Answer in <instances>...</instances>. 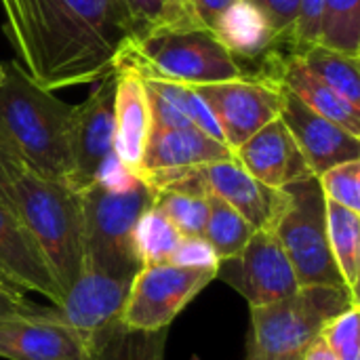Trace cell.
Returning <instances> with one entry per match:
<instances>
[{
  "mask_svg": "<svg viewBox=\"0 0 360 360\" xmlns=\"http://www.w3.org/2000/svg\"><path fill=\"white\" fill-rule=\"evenodd\" d=\"M143 82H146V86L156 91L162 99H167L192 127H196L198 131H202L209 137L224 143V135L219 131L217 120L213 118V114L205 105V101L198 97L194 86L179 84V82H167V80H152V78H143Z\"/></svg>",
  "mask_w": 360,
  "mask_h": 360,
  "instance_id": "28",
  "label": "cell"
},
{
  "mask_svg": "<svg viewBox=\"0 0 360 360\" xmlns=\"http://www.w3.org/2000/svg\"><path fill=\"white\" fill-rule=\"evenodd\" d=\"M116 70V135H114V152L124 171L137 175L143 150L150 137V103L148 91L139 74L127 68Z\"/></svg>",
  "mask_w": 360,
  "mask_h": 360,
  "instance_id": "19",
  "label": "cell"
},
{
  "mask_svg": "<svg viewBox=\"0 0 360 360\" xmlns=\"http://www.w3.org/2000/svg\"><path fill=\"white\" fill-rule=\"evenodd\" d=\"M74 105L30 80L15 59L2 63L0 131L27 171L68 186Z\"/></svg>",
  "mask_w": 360,
  "mask_h": 360,
  "instance_id": "2",
  "label": "cell"
},
{
  "mask_svg": "<svg viewBox=\"0 0 360 360\" xmlns=\"http://www.w3.org/2000/svg\"><path fill=\"white\" fill-rule=\"evenodd\" d=\"M116 70L95 80L89 97L74 105L72 118V169L68 186L82 192L95 181H122L131 173L124 171L114 152L116 135Z\"/></svg>",
  "mask_w": 360,
  "mask_h": 360,
  "instance_id": "8",
  "label": "cell"
},
{
  "mask_svg": "<svg viewBox=\"0 0 360 360\" xmlns=\"http://www.w3.org/2000/svg\"><path fill=\"white\" fill-rule=\"evenodd\" d=\"M215 278L238 291L251 308L281 302L300 289L293 266L270 228L253 230L238 255L219 262Z\"/></svg>",
  "mask_w": 360,
  "mask_h": 360,
  "instance_id": "12",
  "label": "cell"
},
{
  "mask_svg": "<svg viewBox=\"0 0 360 360\" xmlns=\"http://www.w3.org/2000/svg\"><path fill=\"white\" fill-rule=\"evenodd\" d=\"M148 186L156 190H179L190 194H213L236 209L253 230L272 228L283 207V190H272L253 179L236 158L200 165L181 173L165 175Z\"/></svg>",
  "mask_w": 360,
  "mask_h": 360,
  "instance_id": "10",
  "label": "cell"
},
{
  "mask_svg": "<svg viewBox=\"0 0 360 360\" xmlns=\"http://www.w3.org/2000/svg\"><path fill=\"white\" fill-rule=\"evenodd\" d=\"M213 36L226 46V51L236 61L259 59L276 42L266 19L249 0H236L219 17Z\"/></svg>",
  "mask_w": 360,
  "mask_h": 360,
  "instance_id": "21",
  "label": "cell"
},
{
  "mask_svg": "<svg viewBox=\"0 0 360 360\" xmlns=\"http://www.w3.org/2000/svg\"><path fill=\"white\" fill-rule=\"evenodd\" d=\"M129 289L131 281L103 276L84 266L57 308V316L82 338L95 359L116 335L124 333L120 316Z\"/></svg>",
  "mask_w": 360,
  "mask_h": 360,
  "instance_id": "13",
  "label": "cell"
},
{
  "mask_svg": "<svg viewBox=\"0 0 360 360\" xmlns=\"http://www.w3.org/2000/svg\"><path fill=\"white\" fill-rule=\"evenodd\" d=\"M249 2L262 13L276 40L285 36L291 40L300 13V0H249Z\"/></svg>",
  "mask_w": 360,
  "mask_h": 360,
  "instance_id": "33",
  "label": "cell"
},
{
  "mask_svg": "<svg viewBox=\"0 0 360 360\" xmlns=\"http://www.w3.org/2000/svg\"><path fill=\"white\" fill-rule=\"evenodd\" d=\"M352 306H359V295L346 285H310L281 302L251 308L247 360H302L323 329Z\"/></svg>",
  "mask_w": 360,
  "mask_h": 360,
  "instance_id": "6",
  "label": "cell"
},
{
  "mask_svg": "<svg viewBox=\"0 0 360 360\" xmlns=\"http://www.w3.org/2000/svg\"><path fill=\"white\" fill-rule=\"evenodd\" d=\"M327 200L360 213V160L335 165L319 175Z\"/></svg>",
  "mask_w": 360,
  "mask_h": 360,
  "instance_id": "30",
  "label": "cell"
},
{
  "mask_svg": "<svg viewBox=\"0 0 360 360\" xmlns=\"http://www.w3.org/2000/svg\"><path fill=\"white\" fill-rule=\"evenodd\" d=\"M207 198V224H205V240L213 249L219 262L230 259L243 251L247 240L253 234V226L228 202L219 200L213 194H205Z\"/></svg>",
  "mask_w": 360,
  "mask_h": 360,
  "instance_id": "24",
  "label": "cell"
},
{
  "mask_svg": "<svg viewBox=\"0 0 360 360\" xmlns=\"http://www.w3.org/2000/svg\"><path fill=\"white\" fill-rule=\"evenodd\" d=\"M42 310L44 308H38L32 302H27L19 291L6 289L0 285V319L2 316H19V314H36Z\"/></svg>",
  "mask_w": 360,
  "mask_h": 360,
  "instance_id": "36",
  "label": "cell"
},
{
  "mask_svg": "<svg viewBox=\"0 0 360 360\" xmlns=\"http://www.w3.org/2000/svg\"><path fill=\"white\" fill-rule=\"evenodd\" d=\"M302 360H338V359H335V354L329 350V346L319 338V340L308 348V352L304 354V359Z\"/></svg>",
  "mask_w": 360,
  "mask_h": 360,
  "instance_id": "37",
  "label": "cell"
},
{
  "mask_svg": "<svg viewBox=\"0 0 360 360\" xmlns=\"http://www.w3.org/2000/svg\"><path fill=\"white\" fill-rule=\"evenodd\" d=\"M171 264L186 266V268H207L217 272L219 259L215 257L213 249L205 238H181V245L173 255Z\"/></svg>",
  "mask_w": 360,
  "mask_h": 360,
  "instance_id": "34",
  "label": "cell"
},
{
  "mask_svg": "<svg viewBox=\"0 0 360 360\" xmlns=\"http://www.w3.org/2000/svg\"><path fill=\"white\" fill-rule=\"evenodd\" d=\"M194 91L219 124L224 143L234 152L251 135L281 116L283 84L257 76L196 84Z\"/></svg>",
  "mask_w": 360,
  "mask_h": 360,
  "instance_id": "11",
  "label": "cell"
},
{
  "mask_svg": "<svg viewBox=\"0 0 360 360\" xmlns=\"http://www.w3.org/2000/svg\"><path fill=\"white\" fill-rule=\"evenodd\" d=\"M8 198L15 217L42 251L63 300L65 291L84 270V230L78 192L23 169L13 179Z\"/></svg>",
  "mask_w": 360,
  "mask_h": 360,
  "instance_id": "3",
  "label": "cell"
},
{
  "mask_svg": "<svg viewBox=\"0 0 360 360\" xmlns=\"http://www.w3.org/2000/svg\"><path fill=\"white\" fill-rule=\"evenodd\" d=\"M236 0H169L154 27H194L213 34L219 17Z\"/></svg>",
  "mask_w": 360,
  "mask_h": 360,
  "instance_id": "29",
  "label": "cell"
},
{
  "mask_svg": "<svg viewBox=\"0 0 360 360\" xmlns=\"http://www.w3.org/2000/svg\"><path fill=\"white\" fill-rule=\"evenodd\" d=\"M122 2L133 21V27H135L133 36H137V34L154 27L160 21L169 0H122Z\"/></svg>",
  "mask_w": 360,
  "mask_h": 360,
  "instance_id": "35",
  "label": "cell"
},
{
  "mask_svg": "<svg viewBox=\"0 0 360 360\" xmlns=\"http://www.w3.org/2000/svg\"><path fill=\"white\" fill-rule=\"evenodd\" d=\"M321 25H323V0H300L297 21L291 34L293 53L310 49L321 40Z\"/></svg>",
  "mask_w": 360,
  "mask_h": 360,
  "instance_id": "32",
  "label": "cell"
},
{
  "mask_svg": "<svg viewBox=\"0 0 360 360\" xmlns=\"http://www.w3.org/2000/svg\"><path fill=\"white\" fill-rule=\"evenodd\" d=\"M327 234L333 262L346 287L359 295L360 281V213L327 200Z\"/></svg>",
  "mask_w": 360,
  "mask_h": 360,
  "instance_id": "22",
  "label": "cell"
},
{
  "mask_svg": "<svg viewBox=\"0 0 360 360\" xmlns=\"http://www.w3.org/2000/svg\"><path fill=\"white\" fill-rule=\"evenodd\" d=\"M0 82H2V63H0Z\"/></svg>",
  "mask_w": 360,
  "mask_h": 360,
  "instance_id": "39",
  "label": "cell"
},
{
  "mask_svg": "<svg viewBox=\"0 0 360 360\" xmlns=\"http://www.w3.org/2000/svg\"><path fill=\"white\" fill-rule=\"evenodd\" d=\"M84 230V266L112 278L133 281L143 268L135 247V226L154 205V190L139 177L95 181L78 192Z\"/></svg>",
  "mask_w": 360,
  "mask_h": 360,
  "instance_id": "4",
  "label": "cell"
},
{
  "mask_svg": "<svg viewBox=\"0 0 360 360\" xmlns=\"http://www.w3.org/2000/svg\"><path fill=\"white\" fill-rule=\"evenodd\" d=\"M0 270L19 291L44 295L55 310L61 304V291L44 262L42 251L21 226V221L0 207Z\"/></svg>",
  "mask_w": 360,
  "mask_h": 360,
  "instance_id": "18",
  "label": "cell"
},
{
  "mask_svg": "<svg viewBox=\"0 0 360 360\" xmlns=\"http://www.w3.org/2000/svg\"><path fill=\"white\" fill-rule=\"evenodd\" d=\"M181 245L179 232L173 224L152 205L135 226V247L141 266L171 264L173 255Z\"/></svg>",
  "mask_w": 360,
  "mask_h": 360,
  "instance_id": "26",
  "label": "cell"
},
{
  "mask_svg": "<svg viewBox=\"0 0 360 360\" xmlns=\"http://www.w3.org/2000/svg\"><path fill=\"white\" fill-rule=\"evenodd\" d=\"M293 55H297V59L319 80L360 110V59L342 55L323 44H314Z\"/></svg>",
  "mask_w": 360,
  "mask_h": 360,
  "instance_id": "23",
  "label": "cell"
},
{
  "mask_svg": "<svg viewBox=\"0 0 360 360\" xmlns=\"http://www.w3.org/2000/svg\"><path fill=\"white\" fill-rule=\"evenodd\" d=\"M0 356L6 360H97L57 310L0 319Z\"/></svg>",
  "mask_w": 360,
  "mask_h": 360,
  "instance_id": "14",
  "label": "cell"
},
{
  "mask_svg": "<svg viewBox=\"0 0 360 360\" xmlns=\"http://www.w3.org/2000/svg\"><path fill=\"white\" fill-rule=\"evenodd\" d=\"M215 270L175 264L143 266L131 281L122 308L124 333H158L211 283Z\"/></svg>",
  "mask_w": 360,
  "mask_h": 360,
  "instance_id": "9",
  "label": "cell"
},
{
  "mask_svg": "<svg viewBox=\"0 0 360 360\" xmlns=\"http://www.w3.org/2000/svg\"><path fill=\"white\" fill-rule=\"evenodd\" d=\"M283 190V207L272 224L300 287L346 285L329 249L327 198L316 175H308Z\"/></svg>",
  "mask_w": 360,
  "mask_h": 360,
  "instance_id": "7",
  "label": "cell"
},
{
  "mask_svg": "<svg viewBox=\"0 0 360 360\" xmlns=\"http://www.w3.org/2000/svg\"><path fill=\"white\" fill-rule=\"evenodd\" d=\"M234 158L253 179L272 190H281L287 184L312 175L281 118L268 122L240 148H236Z\"/></svg>",
  "mask_w": 360,
  "mask_h": 360,
  "instance_id": "17",
  "label": "cell"
},
{
  "mask_svg": "<svg viewBox=\"0 0 360 360\" xmlns=\"http://www.w3.org/2000/svg\"><path fill=\"white\" fill-rule=\"evenodd\" d=\"M278 118L291 133L312 175L319 177L321 173L335 165L360 160V137L350 135L340 124L312 112L302 99H297L285 86Z\"/></svg>",
  "mask_w": 360,
  "mask_h": 360,
  "instance_id": "15",
  "label": "cell"
},
{
  "mask_svg": "<svg viewBox=\"0 0 360 360\" xmlns=\"http://www.w3.org/2000/svg\"><path fill=\"white\" fill-rule=\"evenodd\" d=\"M278 80L285 89H289L297 99H302L312 112L319 116L340 124L350 135L360 137V110L342 99L333 89H329L323 80H319L300 59L297 55H289L281 61Z\"/></svg>",
  "mask_w": 360,
  "mask_h": 360,
  "instance_id": "20",
  "label": "cell"
},
{
  "mask_svg": "<svg viewBox=\"0 0 360 360\" xmlns=\"http://www.w3.org/2000/svg\"><path fill=\"white\" fill-rule=\"evenodd\" d=\"M154 207L173 224L181 238H202L207 224L205 194H190L179 190H156Z\"/></svg>",
  "mask_w": 360,
  "mask_h": 360,
  "instance_id": "27",
  "label": "cell"
},
{
  "mask_svg": "<svg viewBox=\"0 0 360 360\" xmlns=\"http://www.w3.org/2000/svg\"><path fill=\"white\" fill-rule=\"evenodd\" d=\"M319 44L360 59V0H323Z\"/></svg>",
  "mask_w": 360,
  "mask_h": 360,
  "instance_id": "25",
  "label": "cell"
},
{
  "mask_svg": "<svg viewBox=\"0 0 360 360\" xmlns=\"http://www.w3.org/2000/svg\"><path fill=\"white\" fill-rule=\"evenodd\" d=\"M360 306H352L344 314L335 316L321 333V340L329 346L338 360H360Z\"/></svg>",
  "mask_w": 360,
  "mask_h": 360,
  "instance_id": "31",
  "label": "cell"
},
{
  "mask_svg": "<svg viewBox=\"0 0 360 360\" xmlns=\"http://www.w3.org/2000/svg\"><path fill=\"white\" fill-rule=\"evenodd\" d=\"M0 285H2V287H6V289H13V291H19V289H17V287H15V285H13V283H11L8 278H6V274H4L2 270H0ZM19 293H21V291H19Z\"/></svg>",
  "mask_w": 360,
  "mask_h": 360,
  "instance_id": "38",
  "label": "cell"
},
{
  "mask_svg": "<svg viewBox=\"0 0 360 360\" xmlns=\"http://www.w3.org/2000/svg\"><path fill=\"white\" fill-rule=\"evenodd\" d=\"M114 68L190 86L249 76L211 32L194 27H152L131 36L118 51Z\"/></svg>",
  "mask_w": 360,
  "mask_h": 360,
  "instance_id": "5",
  "label": "cell"
},
{
  "mask_svg": "<svg viewBox=\"0 0 360 360\" xmlns=\"http://www.w3.org/2000/svg\"><path fill=\"white\" fill-rule=\"evenodd\" d=\"M228 158H234V152L226 143L209 137L196 127L150 131L143 158L135 177L148 184L165 175L181 173L200 165Z\"/></svg>",
  "mask_w": 360,
  "mask_h": 360,
  "instance_id": "16",
  "label": "cell"
},
{
  "mask_svg": "<svg viewBox=\"0 0 360 360\" xmlns=\"http://www.w3.org/2000/svg\"><path fill=\"white\" fill-rule=\"evenodd\" d=\"M15 63L44 91L89 84L135 34L122 0H0Z\"/></svg>",
  "mask_w": 360,
  "mask_h": 360,
  "instance_id": "1",
  "label": "cell"
}]
</instances>
